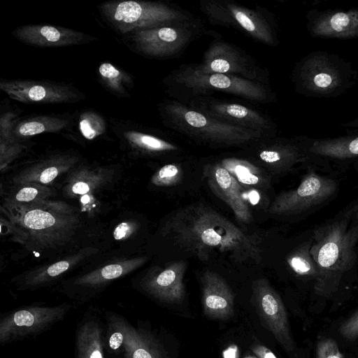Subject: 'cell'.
<instances>
[{
  "label": "cell",
  "mask_w": 358,
  "mask_h": 358,
  "mask_svg": "<svg viewBox=\"0 0 358 358\" xmlns=\"http://www.w3.org/2000/svg\"><path fill=\"white\" fill-rule=\"evenodd\" d=\"M164 82L171 92L176 93L175 96L212 95L216 91L258 103L272 102L275 97L268 84L233 75L203 72L192 64L181 65Z\"/></svg>",
  "instance_id": "3957f363"
},
{
  "label": "cell",
  "mask_w": 358,
  "mask_h": 358,
  "mask_svg": "<svg viewBox=\"0 0 358 358\" xmlns=\"http://www.w3.org/2000/svg\"><path fill=\"white\" fill-rule=\"evenodd\" d=\"M16 115L13 113H6L1 115L0 120V141H9L12 138L11 131L17 121Z\"/></svg>",
  "instance_id": "8d00e7d4"
},
{
  "label": "cell",
  "mask_w": 358,
  "mask_h": 358,
  "mask_svg": "<svg viewBox=\"0 0 358 358\" xmlns=\"http://www.w3.org/2000/svg\"><path fill=\"white\" fill-rule=\"evenodd\" d=\"M207 73L233 75L268 84V73L239 48L222 40L213 41L199 64H192Z\"/></svg>",
  "instance_id": "9c48e42d"
},
{
  "label": "cell",
  "mask_w": 358,
  "mask_h": 358,
  "mask_svg": "<svg viewBox=\"0 0 358 358\" xmlns=\"http://www.w3.org/2000/svg\"><path fill=\"white\" fill-rule=\"evenodd\" d=\"M252 289L259 315L266 327L286 350L292 351L294 343L289 333L287 313L280 297L264 278L254 280Z\"/></svg>",
  "instance_id": "7c38bea8"
},
{
  "label": "cell",
  "mask_w": 358,
  "mask_h": 358,
  "mask_svg": "<svg viewBox=\"0 0 358 358\" xmlns=\"http://www.w3.org/2000/svg\"><path fill=\"white\" fill-rule=\"evenodd\" d=\"M250 144L255 147L256 159L272 171L289 165L297 157V152L293 145L273 139V136L264 137Z\"/></svg>",
  "instance_id": "7402d4cb"
},
{
  "label": "cell",
  "mask_w": 358,
  "mask_h": 358,
  "mask_svg": "<svg viewBox=\"0 0 358 358\" xmlns=\"http://www.w3.org/2000/svg\"><path fill=\"white\" fill-rule=\"evenodd\" d=\"M164 234L182 250L202 261L227 257L239 263L259 264V239L248 234L215 210L193 204L172 213L163 227Z\"/></svg>",
  "instance_id": "6da1fadb"
},
{
  "label": "cell",
  "mask_w": 358,
  "mask_h": 358,
  "mask_svg": "<svg viewBox=\"0 0 358 358\" xmlns=\"http://www.w3.org/2000/svg\"><path fill=\"white\" fill-rule=\"evenodd\" d=\"M159 113L167 127L192 141L210 146H244L270 136L220 122L178 100L163 102L159 106Z\"/></svg>",
  "instance_id": "7a4b0ae2"
},
{
  "label": "cell",
  "mask_w": 358,
  "mask_h": 358,
  "mask_svg": "<svg viewBox=\"0 0 358 358\" xmlns=\"http://www.w3.org/2000/svg\"><path fill=\"white\" fill-rule=\"evenodd\" d=\"M199 7L213 25L236 29L265 45L277 44L271 18L262 8H249L230 0H203Z\"/></svg>",
  "instance_id": "5b68a950"
},
{
  "label": "cell",
  "mask_w": 358,
  "mask_h": 358,
  "mask_svg": "<svg viewBox=\"0 0 358 358\" xmlns=\"http://www.w3.org/2000/svg\"><path fill=\"white\" fill-rule=\"evenodd\" d=\"M182 176V171L179 165L169 164L160 168L152 176L151 182L160 187L173 186L181 180Z\"/></svg>",
  "instance_id": "d6a6232c"
},
{
  "label": "cell",
  "mask_w": 358,
  "mask_h": 358,
  "mask_svg": "<svg viewBox=\"0 0 358 358\" xmlns=\"http://www.w3.org/2000/svg\"><path fill=\"white\" fill-rule=\"evenodd\" d=\"M19 221L35 241L53 244L72 234L78 218L65 204L37 201L20 208Z\"/></svg>",
  "instance_id": "52a82bcc"
},
{
  "label": "cell",
  "mask_w": 358,
  "mask_h": 358,
  "mask_svg": "<svg viewBox=\"0 0 358 358\" xmlns=\"http://www.w3.org/2000/svg\"><path fill=\"white\" fill-rule=\"evenodd\" d=\"M12 34L23 43L39 48L78 45L96 40L92 36L72 29L46 24L19 27Z\"/></svg>",
  "instance_id": "4fadbf2b"
},
{
  "label": "cell",
  "mask_w": 358,
  "mask_h": 358,
  "mask_svg": "<svg viewBox=\"0 0 358 358\" xmlns=\"http://www.w3.org/2000/svg\"><path fill=\"white\" fill-rule=\"evenodd\" d=\"M252 350L258 358H277L270 350L261 345L252 347Z\"/></svg>",
  "instance_id": "b9f144b4"
},
{
  "label": "cell",
  "mask_w": 358,
  "mask_h": 358,
  "mask_svg": "<svg viewBox=\"0 0 358 358\" xmlns=\"http://www.w3.org/2000/svg\"><path fill=\"white\" fill-rule=\"evenodd\" d=\"M291 266L298 273L303 274L310 270V264L303 258L295 256L289 261Z\"/></svg>",
  "instance_id": "60d3db41"
},
{
  "label": "cell",
  "mask_w": 358,
  "mask_h": 358,
  "mask_svg": "<svg viewBox=\"0 0 358 358\" xmlns=\"http://www.w3.org/2000/svg\"><path fill=\"white\" fill-rule=\"evenodd\" d=\"M186 268L185 261L171 262L149 274L143 282V287L162 301L180 303L185 293L183 278Z\"/></svg>",
  "instance_id": "9a60e30c"
},
{
  "label": "cell",
  "mask_w": 358,
  "mask_h": 358,
  "mask_svg": "<svg viewBox=\"0 0 358 358\" xmlns=\"http://www.w3.org/2000/svg\"><path fill=\"white\" fill-rule=\"evenodd\" d=\"M79 131L87 140H93L106 131V122L97 112L87 110L79 117Z\"/></svg>",
  "instance_id": "4dcf8cb0"
},
{
  "label": "cell",
  "mask_w": 358,
  "mask_h": 358,
  "mask_svg": "<svg viewBox=\"0 0 358 358\" xmlns=\"http://www.w3.org/2000/svg\"><path fill=\"white\" fill-rule=\"evenodd\" d=\"M300 79L306 88L322 94L329 93L341 83L339 71L322 56L313 57L305 61L301 67Z\"/></svg>",
  "instance_id": "ac0fdd59"
},
{
  "label": "cell",
  "mask_w": 358,
  "mask_h": 358,
  "mask_svg": "<svg viewBox=\"0 0 358 358\" xmlns=\"http://www.w3.org/2000/svg\"><path fill=\"white\" fill-rule=\"evenodd\" d=\"M23 145L18 141L11 139L9 141H0L1 167L6 166L14 157L22 150Z\"/></svg>",
  "instance_id": "836d02e7"
},
{
  "label": "cell",
  "mask_w": 358,
  "mask_h": 358,
  "mask_svg": "<svg viewBox=\"0 0 358 358\" xmlns=\"http://www.w3.org/2000/svg\"><path fill=\"white\" fill-rule=\"evenodd\" d=\"M317 358H343L337 343L332 338H327L317 345Z\"/></svg>",
  "instance_id": "d590c367"
},
{
  "label": "cell",
  "mask_w": 358,
  "mask_h": 358,
  "mask_svg": "<svg viewBox=\"0 0 358 358\" xmlns=\"http://www.w3.org/2000/svg\"><path fill=\"white\" fill-rule=\"evenodd\" d=\"M321 155L347 157L358 155V136L316 141L310 149Z\"/></svg>",
  "instance_id": "f1b7e54d"
},
{
  "label": "cell",
  "mask_w": 358,
  "mask_h": 358,
  "mask_svg": "<svg viewBox=\"0 0 358 358\" xmlns=\"http://www.w3.org/2000/svg\"><path fill=\"white\" fill-rule=\"evenodd\" d=\"M100 179L95 178V176H92L89 180L87 178L80 180H76L71 185V191L75 194H85L94 188L96 182H99Z\"/></svg>",
  "instance_id": "74e56055"
},
{
  "label": "cell",
  "mask_w": 358,
  "mask_h": 358,
  "mask_svg": "<svg viewBox=\"0 0 358 358\" xmlns=\"http://www.w3.org/2000/svg\"><path fill=\"white\" fill-rule=\"evenodd\" d=\"M138 228L134 222L126 221L119 224L113 231L115 240H122L129 238Z\"/></svg>",
  "instance_id": "ab89813d"
},
{
  "label": "cell",
  "mask_w": 358,
  "mask_h": 358,
  "mask_svg": "<svg viewBox=\"0 0 358 358\" xmlns=\"http://www.w3.org/2000/svg\"><path fill=\"white\" fill-rule=\"evenodd\" d=\"M189 108L229 125L274 136L277 127L271 117L252 108L210 95H178Z\"/></svg>",
  "instance_id": "8992f818"
},
{
  "label": "cell",
  "mask_w": 358,
  "mask_h": 358,
  "mask_svg": "<svg viewBox=\"0 0 358 358\" xmlns=\"http://www.w3.org/2000/svg\"><path fill=\"white\" fill-rule=\"evenodd\" d=\"M340 333L348 340L358 337V313L345 322L339 329Z\"/></svg>",
  "instance_id": "f35d334b"
},
{
  "label": "cell",
  "mask_w": 358,
  "mask_h": 358,
  "mask_svg": "<svg viewBox=\"0 0 358 358\" xmlns=\"http://www.w3.org/2000/svg\"><path fill=\"white\" fill-rule=\"evenodd\" d=\"M203 173L209 188L233 211L238 222L249 224L252 217L241 194V184L220 162L207 164Z\"/></svg>",
  "instance_id": "5bb4252c"
},
{
  "label": "cell",
  "mask_w": 358,
  "mask_h": 358,
  "mask_svg": "<svg viewBox=\"0 0 358 358\" xmlns=\"http://www.w3.org/2000/svg\"><path fill=\"white\" fill-rule=\"evenodd\" d=\"M0 89L10 99L24 103H69L85 98L71 85L50 81L1 80Z\"/></svg>",
  "instance_id": "30bf717a"
},
{
  "label": "cell",
  "mask_w": 358,
  "mask_h": 358,
  "mask_svg": "<svg viewBox=\"0 0 358 358\" xmlns=\"http://www.w3.org/2000/svg\"><path fill=\"white\" fill-rule=\"evenodd\" d=\"M145 257L118 260L88 273L76 280L78 285L95 287L124 276L146 262Z\"/></svg>",
  "instance_id": "603a6c76"
},
{
  "label": "cell",
  "mask_w": 358,
  "mask_h": 358,
  "mask_svg": "<svg viewBox=\"0 0 358 358\" xmlns=\"http://www.w3.org/2000/svg\"><path fill=\"white\" fill-rule=\"evenodd\" d=\"M69 124V120L55 115H38L24 118L17 121L12 131V138L20 139L33 136L43 133L60 131Z\"/></svg>",
  "instance_id": "cb8c5ba5"
},
{
  "label": "cell",
  "mask_w": 358,
  "mask_h": 358,
  "mask_svg": "<svg viewBox=\"0 0 358 358\" xmlns=\"http://www.w3.org/2000/svg\"><path fill=\"white\" fill-rule=\"evenodd\" d=\"M110 321V326L123 335L126 358H165L162 347L151 335L120 317L112 316Z\"/></svg>",
  "instance_id": "e0dca14e"
},
{
  "label": "cell",
  "mask_w": 358,
  "mask_h": 358,
  "mask_svg": "<svg viewBox=\"0 0 358 358\" xmlns=\"http://www.w3.org/2000/svg\"><path fill=\"white\" fill-rule=\"evenodd\" d=\"M327 187L318 177H307L296 189L282 193L271 204L268 212L271 215H284L300 210L311 201L324 196Z\"/></svg>",
  "instance_id": "d6986e66"
},
{
  "label": "cell",
  "mask_w": 358,
  "mask_h": 358,
  "mask_svg": "<svg viewBox=\"0 0 358 358\" xmlns=\"http://www.w3.org/2000/svg\"><path fill=\"white\" fill-rule=\"evenodd\" d=\"M220 164L240 183L259 189L268 187L269 180L264 171L244 159L225 157Z\"/></svg>",
  "instance_id": "d4e9b609"
},
{
  "label": "cell",
  "mask_w": 358,
  "mask_h": 358,
  "mask_svg": "<svg viewBox=\"0 0 358 358\" xmlns=\"http://www.w3.org/2000/svg\"><path fill=\"white\" fill-rule=\"evenodd\" d=\"M198 21L131 32L134 49L152 58L168 59L180 53L199 34Z\"/></svg>",
  "instance_id": "ba28073f"
},
{
  "label": "cell",
  "mask_w": 358,
  "mask_h": 358,
  "mask_svg": "<svg viewBox=\"0 0 358 358\" xmlns=\"http://www.w3.org/2000/svg\"><path fill=\"white\" fill-rule=\"evenodd\" d=\"M314 36L324 38H350L358 36V10L327 13L315 21Z\"/></svg>",
  "instance_id": "ffe728a7"
},
{
  "label": "cell",
  "mask_w": 358,
  "mask_h": 358,
  "mask_svg": "<svg viewBox=\"0 0 358 358\" xmlns=\"http://www.w3.org/2000/svg\"><path fill=\"white\" fill-rule=\"evenodd\" d=\"M78 358H103L101 329L94 322L83 324L77 335Z\"/></svg>",
  "instance_id": "4316f807"
},
{
  "label": "cell",
  "mask_w": 358,
  "mask_h": 358,
  "mask_svg": "<svg viewBox=\"0 0 358 358\" xmlns=\"http://www.w3.org/2000/svg\"><path fill=\"white\" fill-rule=\"evenodd\" d=\"M99 8L110 27L121 34L197 21L189 12L161 2L110 1Z\"/></svg>",
  "instance_id": "277c9868"
},
{
  "label": "cell",
  "mask_w": 358,
  "mask_h": 358,
  "mask_svg": "<svg viewBox=\"0 0 358 358\" xmlns=\"http://www.w3.org/2000/svg\"><path fill=\"white\" fill-rule=\"evenodd\" d=\"M101 83L111 93L120 96H129V90L134 86L132 77L125 71L109 62L101 63L98 68Z\"/></svg>",
  "instance_id": "83f0119b"
},
{
  "label": "cell",
  "mask_w": 358,
  "mask_h": 358,
  "mask_svg": "<svg viewBox=\"0 0 358 358\" xmlns=\"http://www.w3.org/2000/svg\"><path fill=\"white\" fill-rule=\"evenodd\" d=\"M123 344V335L122 334L115 330V331L111 334L109 339V345L110 348L116 350L119 348Z\"/></svg>",
  "instance_id": "7bdbcfd3"
},
{
  "label": "cell",
  "mask_w": 358,
  "mask_h": 358,
  "mask_svg": "<svg viewBox=\"0 0 358 358\" xmlns=\"http://www.w3.org/2000/svg\"><path fill=\"white\" fill-rule=\"evenodd\" d=\"M66 306L27 307L13 311L0 322V343L34 334L62 320Z\"/></svg>",
  "instance_id": "8fae6325"
},
{
  "label": "cell",
  "mask_w": 358,
  "mask_h": 358,
  "mask_svg": "<svg viewBox=\"0 0 358 358\" xmlns=\"http://www.w3.org/2000/svg\"><path fill=\"white\" fill-rule=\"evenodd\" d=\"M15 194L11 199V203L14 204H29L44 201L47 197L51 196L53 192L50 188L44 185L38 183H27Z\"/></svg>",
  "instance_id": "1f68e13d"
},
{
  "label": "cell",
  "mask_w": 358,
  "mask_h": 358,
  "mask_svg": "<svg viewBox=\"0 0 358 358\" xmlns=\"http://www.w3.org/2000/svg\"><path fill=\"white\" fill-rule=\"evenodd\" d=\"M202 304L204 313L214 319H227L234 313V294L219 274L205 271L201 276Z\"/></svg>",
  "instance_id": "2e32d148"
},
{
  "label": "cell",
  "mask_w": 358,
  "mask_h": 358,
  "mask_svg": "<svg viewBox=\"0 0 358 358\" xmlns=\"http://www.w3.org/2000/svg\"><path fill=\"white\" fill-rule=\"evenodd\" d=\"M123 136L133 148L146 154L159 155L179 150L178 145L169 141L140 131H125Z\"/></svg>",
  "instance_id": "484cf974"
},
{
  "label": "cell",
  "mask_w": 358,
  "mask_h": 358,
  "mask_svg": "<svg viewBox=\"0 0 358 358\" xmlns=\"http://www.w3.org/2000/svg\"><path fill=\"white\" fill-rule=\"evenodd\" d=\"M88 254L89 252H80L67 259L57 262L48 267L39 268L28 276L26 284L36 285L46 282L69 270Z\"/></svg>",
  "instance_id": "f546056e"
},
{
  "label": "cell",
  "mask_w": 358,
  "mask_h": 358,
  "mask_svg": "<svg viewBox=\"0 0 358 358\" xmlns=\"http://www.w3.org/2000/svg\"><path fill=\"white\" fill-rule=\"evenodd\" d=\"M338 254V247L335 243H327L319 252L318 262L323 267H329L336 262Z\"/></svg>",
  "instance_id": "e575fe53"
},
{
  "label": "cell",
  "mask_w": 358,
  "mask_h": 358,
  "mask_svg": "<svg viewBox=\"0 0 358 358\" xmlns=\"http://www.w3.org/2000/svg\"><path fill=\"white\" fill-rule=\"evenodd\" d=\"M77 161L78 159L74 156L54 155L22 171L14 180L21 185L48 184L73 166Z\"/></svg>",
  "instance_id": "44dd1931"
}]
</instances>
